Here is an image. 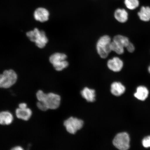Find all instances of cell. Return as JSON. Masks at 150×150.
Returning a JSON list of instances; mask_svg holds the SVG:
<instances>
[{
	"label": "cell",
	"mask_w": 150,
	"mask_h": 150,
	"mask_svg": "<svg viewBox=\"0 0 150 150\" xmlns=\"http://www.w3.org/2000/svg\"><path fill=\"white\" fill-rule=\"evenodd\" d=\"M107 67L110 70L113 72H120L122 69L124 63L120 58L115 57L109 59L107 63Z\"/></svg>",
	"instance_id": "8"
},
{
	"label": "cell",
	"mask_w": 150,
	"mask_h": 150,
	"mask_svg": "<svg viewBox=\"0 0 150 150\" xmlns=\"http://www.w3.org/2000/svg\"><path fill=\"white\" fill-rule=\"evenodd\" d=\"M125 88L120 82H114L111 86V92L112 95L119 96L125 93Z\"/></svg>",
	"instance_id": "13"
},
{
	"label": "cell",
	"mask_w": 150,
	"mask_h": 150,
	"mask_svg": "<svg viewBox=\"0 0 150 150\" xmlns=\"http://www.w3.org/2000/svg\"><path fill=\"white\" fill-rule=\"evenodd\" d=\"M67 59L66 54L55 52L50 56L49 61L56 71H61L69 66V63L67 60Z\"/></svg>",
	"instance_id": "4"
},
{
	"label": "cell",
	"mask_w": 150,
	"mask_h": 150,
	"mask_svg": "<svg viewBox=\"0 0 150 150\" xmlns=\"http://www.w3.org/2000/svg\"><path fill=\"white\" fill-rule=\"evenodd\" d=\"M13 120V117L12 113L8 111L0 112V125H8Z\"/></svg>",
	"instance_id": "14"
},
{
	"label": "cell",
	"mask_w": 150,
	"mask_h": 150,
	"mask_svg": "<svg viewBox=\"0 0 150 150\" xmlns=\"http://www.w3.org/2000/svg\"><path fill=\"white\" fill-rule=\"evenodd\" d=\"M142 144L144 147H150V136L146 137L142 140Z\"/></svg>",
	"instance_id": "20"
},
{
	"label": "cell",
	"mask_w": 150,
	"mask_h": 150,
	"mask_svg": "<svg viewBox=\"0 0 150 150\" xmlns=\"http://www.w3.org/2000/svg\"><path fill=\"white\" fill-rule=\"evenodd\" d=\"M125 4L127 8L130 10H134L139 5V0H125Z\"/></svg>",
	"instance_id": "19"
},
{
	"label": "cell",
	"mask_w": 150,
	"mask_h": 150,
	"mask_svg": "<svg viewBox=\"0 0 150 150\" xmlns=\"http://www.w3.org/2000/svg\"><path fill=\"white\" fill-rule=\"evenodd\" d=\"M50 16V12L47 9L42 7L37 8L34 13V17L35 19L41 22L48 21Z\"/></svg>",
	"instance_id": "9"
},
{
	"label": "cell",
	"mask_w": 150,
	"mask_h": 150,
	"mask_svg": "<svg viewBox=\"0 0 150 150\" xmlns=\"http://www.w3.org/2000/svg\"><path fill=\"white\" fill-rule=\"evenodd\" d=\"M111 42V38L107 35H103L97 41L96 44L97 52L102 59H106L112 52L110 48Z\"/></svg>",
	"instance_id": "2"
},
{
	"label": "cell",
	"mask_w": 150,
	"mask_h": 150,
	"mask_svg": "<svg viewBox=\"0 0 150 150\" xmlns=\"http://www.w3.org/2000/svg\"><path fill=\"white\" fill-rule=\"evenodd\" d=\"M110 48H111L112 51L115 52L118 55H121L124 52L125 48L120 46L112 40L111 44H110Z\"/></svg>",
	"instance_id": "18"
},
{
	"label": "cell",
	"mask_w": 150,
	"mask_h": 150,
	"mask_svg": "<svg viewBox=\"0 0 150 150\" xmlns=\"http://www.w3.org/2000/svg\"><path fill=\"white\" fill-rule=\"evenodd\" d=\"M16 117L18 119L28 121L32 115V112L30 109L27 108H17L16 111Z\"/></svg>",
	"instance_id": "10"
},
{
	"label": "cell",
	"mask_w": 150,
	"mask_h": 150,
	"mask_svg": "<svg viewBox=\"0 0 150 150\" xmlns=\"http://www.w3.org/2000/svg\"><path fill=\"white\" fill-rule=\"evenodd\" d=\"M148 71H149V72L150 74V65L149 67V68H148Z\"/></svg>",
	"instance_id": "24"
},
{
	"label": "cell",
	"mask_w": 150,
	"mask_h": 150,
	"mask_svg": "<svg viewBox=\"0 0 150 150\" xmlns=\"http://www.w3.org/2000/svg\"><path fill=\"white\" fill-rule=\"evenodd\" d=\"M26 35L30 40L34 42L37 46L40 48H44L48 42V39L45 32L42 30H40L37 28L28 32Z\"/></svg>",
	"instance_id": "3"
},
{
	"label": "cell",
	"mask_w": 150,
	"mask_h": 150,
	"mask_svg": "<svg viewBox=\"0 0 150 150\" xmlns=\"http://www.w3.org/2000/svg\"><path fill=\"white\" fill-rule=\"evenodd\" d=\"M140 19L144 22H148L150 20V7L142 6L138 13Z\"/></svg>",
	"instance_id": "16"
},
{
	"label": "cell",
	"mask_w": 150,
	"mask_h": 150,
	"mask_svg": "<svg viewBox=\"0 0 150 150\" xmlns=\"http://www.w3.org/2000/svg\"><path fill=\"white\" fill-rule=\"evenodd\" d=\"M12 149L14 150H23V148L21 147V146H17L13 148Z\"/></svg>",
	"instance_id": "23"
},
{
	"label": "cell",
	"mask_w": 150,
	"mask_h": 150,
	"mask_svg": "<svg viewBox=\"0 0 150 150\" xmlns=\"http://www.w3.org/2000/svg\"><path fill=\"white\" fill-rule=\"evenodd\" d=\"M18 76L13 70L4 71L0 74V88L7 89L12 87L17 80Z\"/></svg>",
	"instance_id": "5"
},
{
	"label": "cell",
	"mask_w": 150,
	"mask_h": 150,
	"mask_svg": "<svg viewBox=\"0 0 150 150\" xmlns=\"http://www.w3.org/2000/svg\"><path fill=\"white\" fill-rule=\"evenodd\" d=\"M83 121L81 120L71 117L64 122V125L67 132L74 134L83 127Z\"/></svg>",
	"instance_id": "7"
},
{
	"label": "cell",
	"mask_w": 150,
	"mask_h": 150,
	"mask_svg": "<svg viewBox=\"0 0 150 150\" xmlns=\"http://www.w3.org/2000/svg\"><path fill=\"white\" fill-rule=\"evenodd\" d=\"M125 48H126L127 51L129 52H130V53H132V52H134L135 50V47L134 45L130 42Z\"/></svg>",
	"instance_id": "21"
},
{
	"label": "cell",
	"mask_w": 150,
	"mask_h": 150,
	"mask_svg": "<svg viewBox=\"0 0 150 150\" xmlns=\"http://www.w3.org/2000/svg\"><path fill=\"white\" fill-rule=\"evenodd\" d=\"M36 97L38 100L37 104V107L42 111L56 109L60 105L61 97L55 93H45L39 90L37 93Z\"/></svg>",
	"instance_id": "1"
},
{
	"label": "cell",
	"mask_w": 150,
	"mask_h": 150,
	"mask_svg": "<svg viewBox=\"0 0 150 150\" xmlns=\"http://www.w3.org/2000/svg\"><path fill=\"white\" fill-rule=\"evenodd\" d=\"M114 16L118 22L124 23L128 20V14L125 9L118 8L114 12Z\"/></svg>",
	"instance_id": "11"
},
{
	"label": "cell",
	"mask_w": 150,
	"mask_h": 150,
	"mask_svg": "<svg viewBox=\"0 0 150 150\" xmlns=\"http://www.w3.org/2000/svg\"><path fill=\"white\" fill-rule=\"evenodd\" d=\"M27 107V105L25 103H21L19 105V108H23Z\"/></svg>",
	"instance_id": "22"
},
{
	"label": "cell",
	"mask_w": 150,
	"mask_h": 150,
	"mask_svg": "<svg viewBox=\"0 0 150 150\" xmlns=\"http://www.w3.org/2000/svg\"><path fill=\"white\" fill-rule=\"evenodd\" d=\"M112 40L124 48L126 47L130 42L128 38L120 35L114 36Z\"/></svg>",
	"instance_id": "17"
},
{
	"label": "cell",
	"mask_w": 150,
	"mask_h": 150,
	"mask_svg": "<svg viewBox=\"0 0 150 150\" xmlns=\"http://www.w3.org/2000/svg\"><path fill=\"white\" fill-rule=\"evenodd\" d=\"M82 97L87 102H93L95 100V90L91 89L87 87L84 88L81 92Z\"/></svg>",
	"instance_id": "12"
},
{
	"label": "cell",
	"mask_w": 150,
	"mask_h": 150,
	"mask_svg": "<svg viewBox=\"0 0 150 150\" xmlns=\"http://www.w3.org/2000/svg\"><path fill=\"white\" fill-rule=\"evenodd\" d=\"M130 138L126 132L119 133L114 139L112 143L115 147L121 150H127L130 148Z\"/></svg>",
	"instance_id": "6"
},
{
	"label": "cell",
	"mask_w": 150,
	"mask_h": 150,
	"mask_svg": "<svg viewBox=\"0 0 150 150\" xmlns=\"http://www.w3.org/2000/svg\"><path fill=\"white\" fill-rule=\"evenodd\" d=\"M149 91L147 88L144 86H140L137 89L136 92L134 96L139 100L144 101L147 98Z\"/></svg>",
	"instance_id": "15"
}]
</instances>
